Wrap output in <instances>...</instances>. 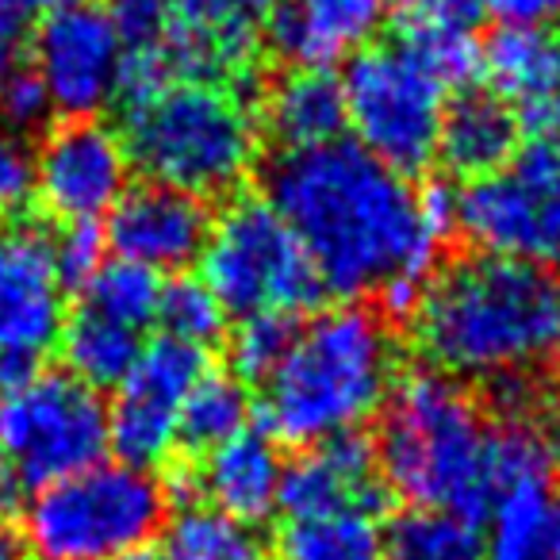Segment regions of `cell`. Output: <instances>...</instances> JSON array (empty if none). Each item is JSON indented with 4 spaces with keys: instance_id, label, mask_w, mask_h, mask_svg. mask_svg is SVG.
Masks as SVG:
<instances>
[{
    "instance_id": "d6986e66",
    "label": "cell",
    "mask_w": 560,
    "mask_h": 560,
    "mask_svg": "<svg viewBox=\"0 0 560 560\" xmlns=\"http://www.w3.org/2000/svg\"><path fill=\"white\" fill-rule=\"evenodd\" d=\"M491 93L518 112L522 127H549L560 96V35L549 27H499L480 47Z\"/></svg>"
},
{
    "instance_id": "7bdbcfd3",
    "label": "cell",
    "mask_w": 560,
    "mask_h": 560,
    "mask_svg": "<svg viewBox=\"0 0 560 560\" xmlns=\"http://www.w3.org/2000/svg\"><path fill=\"white\" fill-rule=\"evenodd\" d=\"M549 127L560 135V96H557V108H552V119H549Z\"/></svg>"
},
{
    "instance_id": "d4e9b609",
    "label": "cell",
    "mask_w": 560,
    "mask_h": 560,
    "mask_svg": "<svg viewBox=\"0 0 560 560\" xmlns=\"http://www.w3.org/2000/svg\"><path fill=\"white\" fill-rule=\"evenodd\" d=\"M277 545L284 560H381L384 529L373 511H330L284 518Z\"/></svg>"
},
{
    "instance_id": "ee69618b",
    "label": "cell",
    "mask_w": 560,
    "mask_h": 560,
    "mask_svg": "<svg viewBox=\"0 0 560 560\" xmlns=\"http://www.w3.org/2000/svg\"><path fill=\"white\" fill-rule=\"evenodd\" d=\"M131 560H154V557H147V552H139V557H131Z\"/></svg>"
},
{
    "instance_id": "d6a6232c",
    "label": "cell",
    "mask_w": 560,
    "mask_h": 560,
    "mask_svg": "<svg viewBox=\"0 0 560 560\" xmlns=\"http://www.w3.org/2000/svg\"><path fill=\"white\" fill-rule=\"evenodd\" d=\"M104 16L124 43V55H165L177 0H108Z\"/></svg>"
},
{
    "instance_id": "4fadbf2b",
    "label": "cell",
    "mask_w": 560,
    "mask_h": 560,
    "mask_svg": "<svg viewBox=\"0 0 560 560\" xmlns=\"http://www.w3.org/2000/svg\"><path fill=\"white\" fill-rule=\"evenodd\" d=\"M32 62L50 108L70 119H93L119 93L124 43L104 9L81 0L43 16L32 39Z\"/></svg>"
},
{
    "instance_id": "ffe728a7",
    "label": "cell",
    "mask_w": 560,
    "mask_h": 560,
    "mask_svg": "<svg viewBox=\"0 0 560 560\" xmlns=\"http://www.w3.org/2000/svg\"><path fill=\"white\" fill-rule=\"evenodd\" d=\"M254 24L208 16V12H192L177 4V20H173V32L165 39V62H170L173 78L238 89L254 70Z\"/></svg>"
},
{
    "instance_id": "ac0fdd59",
    "label": "cell",
    "mask_w": 560,
    "mask_h": 560,
    "mask_svg": "<svg viewBox=\"0 0 560 560\" xmlns=\"http://www.w3.org/2000/svg\"><path fill=\"white\" fill-rule=\"evenodd\" d=\"M280 480H284V460L277 442L257 430H242L231 442L208 450L203 465L192 472V488L208 499L211 511L246 526H257L277 511Z\"/></svg>"
},
{
    "instance_id": "f1b7e54d",
    "label": "cell",
    "mask_w": 560,
    "mask_h": 560,
    "mask_svg": "<svg viewBox=\"0 0 560 560\" xmlns=\"http://www.w3.org/2000/svg\"><path fill=\"white\" fill-rule=\"evenodd\" d=\"M158 300H162V280L158 272L131 261H104L93 277L81 284V307L108 315V319L135 327L147 335L150 323H158Z\"/></svg>"
},
{
    "instance_id": "484cf974",
    "label": "cell",
    "mask_w": 560,
    "mask_h": 560,
    "mask_svg": "<svg viewBox=\"0 0 560 560\" xmlns=\"http://www.w3.org/2000/svg\"><path fill=\"white\" fill-rule=\"evenodd\" d=\"M388 560H483V529L453 511L411 506L384 529Z\"/></svg>"
},
{
    "instance_id": "1f68e13d",
    "label": "cell",
    "mask_w": 560,
    "mask_h": 560,
    "mask_svg": "<svg viewBox=\"0 0 560 560\" xmlns=\"http://www.w3.org/2000/svg\"><path fill=\"white\" fill-rule=\"evenodd\" d=\"M292 330H296V323L289 315H249V319H238L231 342H226L231 346V376H238L242 384H261L277 369V361L284 358Z\"/></svg>"
},
{
    "instance_id": "277c9868",
    "label": "cell",
    "mask_w": 560,
    "mask_h": 560,
    "mask_svg": "<svg viewBox=\"0 0 560 560\" xmlns=\"http://www.w3.org/2000/svg\"><path fill=\"white\" fill-rule=\"evenodd\" d=\"M373 457L384 488L411 506L476 522L495 506V430L472 392L438 369L396 381Z\"/></svg>"
},
{
    "instance_id": "cb8c5ba5",
    "label": "cell",
    "mask_w": 560,
    "mask_h": 560,
    "mask_svg": "<svg viewBox=\"0 0 560 560\" xmlns=\"http://www.w3.org/2000/svg\"><path fill=\"white\" fill-rule=\"evenodd\" d=\"M62 358L66 373L78 376L89 388H116L142 353V330L124 327L93 307H78L62 327Z\"/></svg>"
},
{
    "instance_id": "e0dca14e",
    "label": "cell",
    "mask_w": 560,
    "mask_h": 560,
    "mask_svg": "<svg viewBox=\"0 0 560 560\" xmlns=\"http://www.w3.org/2000/svg\"><path fill=\"white\" fill-rule=\"evenodd\" d=\"M269 39L292 70H330L376 35L384 0H277Z\"/></svg>"
},
{
    "instance_id": "8992f818",
    "label": "cell",
    "mask_w": 560,
    "mask_h": 560,
    "mask_svg": "<svg viewBox=\"0 0 560 560\" xmlns=\"http://www.w3.org/2000/svg\"><path fill=\"white\" fill-rule=\"evenodd\" d=\"M165 518L170 491L150 468L96 460L27 495L20 541L35 560H131Z\"/></svg>"
},
{
    "instance_id": "60d3db41",
    "label": "cell",
    "mask_w": 560,
    "mask_h": 560,
    "mask_svg": "<svg viewBox=\"0 0 560 560\" xmlns=\"http://www.w3.org/2000/svg\"><path fill=\"white\" fill-rule=\"evenodd\" d=\"M66 4H81V0H0V12L9 16H50V12L66 9Z\"/></svg>"
},
{
    "instance_id": "4dcf8cb0",
    "label": "cell",
    "mask_w": 560,
    "mask_h": 560,
    "mask_svg": "<svg viewBox=\"0 0 560 560\" xmlns=\"http://www.w3.org/2000/svg\"><path fill=\"white\" fill-rule=\"evenodd\" d=\"M158 323L170 338L188 346H200L208 350L211 342H219L223 335L226 312L203 280L177 277L162 284V300H158Z\"/></svg>"
},
{
    "instance_id": "d590c367",
    "label": "cell",
    "mask_w": 560,
    "mask_h": 560,
    "mask_svg": "<svg viewBox=\"0 0 560 560\" xmlns=\"http://www.w3.org/2000/svg\"><path fill=\"white\" fill-rule=\"evenodd\" d=\"M32 196V158L0 127V215L16 211Z\"/></svg>"
},
{
    "instance_id": "603a6c76",
    "label": "cell",
    "mask_w": 560,
    "mask_h": 560,
    "mask_svg": "<svg viewBox=\"0 0 560 560\" xmlns=\"http://www.w3.org/2000/svg\"><path fill=\"white\" fill-rule=\"evenodd\" d=\"M483 560H560V483H522L491 506Z\"/></svg>"
},
{
    "instance_id": "8fae6325",
    "label": "cell",
    "mask_w": 560,
    "mask_h": 560,
    "mask_svg": "<svg viewBox=\"0 0 560 560\" xmlns=\"http://www.w3.org/2000/svg\"><path fill=\"white\" fill-rule=\"evenodd\" d=\"M66 327V280L50 234L39 226L0 231V388L39 373Z\"/></svg>"
},
{
    "instance_id": "6da1fadb",
    "label": "cell",
    "mask_w": 560,
    "mask_h": 560,
    "mask_svg": "<svg viewBox=\"0 0 560 560\" xmlns=\"http://www.w3.org/2000/svg\"><path fill=\"white\" fill-rule=\"evenodd\" d=\"M269 203L312 257L323 292L376 296L411 315L453 231L457 188H411L358 142L280 150L265 173Z\"/></svg>"
},
{
    "instance_id": "e575fe53",
    "label": "cell",
    "mask_w": 560,
    "mask_h": 560,
    "mask_svg": "<svg viewBox=\"0 0 560 560\" xmlns=\"http://www.w3.org/2000/svg\"><path fill=\"white\" fill-rule=\"evenodd\" d=\"M50 254H55L58 277L70 284H85L96 269H101V254H104V238L96 231V223H70L58 234H50Z\"/></svg>"
},
{
    "instance_id": "ba28073f",
    "label": "cell",
    "mask_w": 560,
    "mask_h": 560,
    "mask_svg": "<svg viewBox=\"0 0 560 560\" xmlns=\"http://www.w3.org/2000/svg\"><path fill=\"white\" fill-rule=\"evenodd\" d=\"M108 404L66 369H39L0 388V465L24 491L104 460Z\"/></svg>"
},
{
    "instance_id": "52a82bcc",
    "label": "cell",
    "mask_w": 560,
    "mask_h": 560,
    "mask_svg": "<svg viewBox=\"0 0 560 560\" xmlns=\"http://www.w3.org/2000/svg\"><path fill=\"white\" fill-rule=\"evenodd\" d=\"M203 284L226 315H296L323 296V280L269 200H234L211 219L200 254Z\"/></svg>"
},
{
    "instance_id": "7c38bea8",
    "label": "cell",
    "mask_w": 560,
    "mask_h": 560,
    "mask_svg": "<svg viewBox=\"0 0 560 560\" xmlns=\"http://www.w3.org/2000/svg\"><path fill=\"white\" fill-rule=\"evenodd\" d=\"M208 373V358L200 346L177 342L162 335L142 346L131 373L116 384V399L108 407V445L127 465H162L180 442V411L188 392Z\"/></svg>"
},
{
    "instance_id": "5bb4252c",
    "label": "cell",
    "mask_w": 560,
    "mask_h": 560,
    "mask_svg": "<svg viewBox=\"0 0 560 560\" xmlns=\"http://www.w3.org/2000/svg\"><path fill=\"white\" fill-rule=\"evenodd\" d=\"M127 158L124 135L96 119H70L43 139L32 158V192L43 211L70 223H101L127 192Z\"/></svg>"
},
{
    "instance_id": "2e32d148",
    "label": "cell",
    "mask_w": 560,
    "mask_h": 560,
    "mask_svg": "<svg viewBox=\"0 0 560 560\" xmlns=\"http://www.w3.org/2000/svg\"><path fill=\"white\" fill-rule=\"evenodd\" d=\"M384 480L376 472L373 445L358 434L335 438V442L312 445L292 465H284L277 511L284 518H307V514L330 511H384Z\"/></svg>"
},
{
    "instance_id": "7a4b0ae2",
    "label": "cell",
    "mask_w": 560,
    "mask_h": 560,
    "mask_svg": "<svg viewBox=\"0 0 560 560\" xmlns=\"http://www.w3.org/2000/svg\"><path fill=\"white\" fill-rule=\"evenodd\" d=\"M430 369L518 384L560 361V277L514 257L468 254L430 277L411 312Z\"/></svg>"
},
{
    "instance_id": "5b68a950",
    "label": "cell",
    "mask_w": 560,
    "mask_h": 560,
    "mask_svg": "<svg viewBox=\"0 0 560 560\" xmlns=\"http://www.w3.org/2000/svg\"><path fill=\"white\" fill-rule=\"evenodd\" d=\"M124 147L150 185L196 200L242 188L257 162V124L234 89L170 81L124 108Z\"/></svg>"
},
{
    "instance_id": "3957f363",
    "label": "cell",
    "mask_w": 560,
    "mask_h": 560,
    "mask_svg": "<svg viewBox=\"0 0 560 560\" xmlns=\"http://www.w3.org/2000/svg\"><path fill=\"white\" fill-rule=\"evenodd\" d=\"M396 365L399 346L381 312L358 304L315 312L261 381L265 434L304 450L358 434L388 404Z\"/></svg>"
},
{
    "instance_id": "9c48e42d",
    "label": "cell",
    "mask_w": 560,
    "mask_h": 560,
    "mask_svg": "<svg viewBox=\"0 0 560 560\" xmlns=\"http://www.w3.org/2000/svg\"><path fill=\"white\" fill-rule=\"evenodd\" d=\"M346 127L358 147L396 173H419L438 158L445 116V85L430 78L399 43L365 47L350 58L342 78Z\"/></svg>"
},
{
    "instance_id": "836d02e7",
    "label": "cell",
    "mask_w": 560,
    "mask_h": 560,
    "mask_svg": "<svg viewBox=\"0 0 560 560\" xmlns=\"http://www.w3.org/2000/svg\"><path fill=\"white\" fill-rule=\"evenodd\" d=\"M50 101L43 93L39 78L27 70H16L9 81H0V127L20 139V135H32L47 124L50 116Z\"/></svg>"
},
{
    "instance_id": "f546056e",
    "label": "cell",
    "mask_w": 560,
    "mask_h": 560,
    "mask_svg": "<svg viewBox=\"0 0 560 560\" xmlns=\"http://www.w3.org/2000/svg\"><path fill=\"white\" fill-rule=\"evenodd\" d=\"M399 47L445 89L468 85L480 73V43L460 24H404Z\"/></svg>"
},
{
    "instance_id": "30bf717a",
    "label": "cell",
    "mask_w": 560,
    "mask_h": 560,
    "mask_svg": "<svg viewBox=\"0 0 560 560\" xmlns=\"http://www.w3.org/2000/svg\"><path fill=\"white\" fill-rule=\"evenodd\" d=\"M453 231L476 254L549 261L560 257V147L529 142L495 173L472 177L453 203Z\"/></svg>"
},
{
    "instance_id": "8d00e7d4",
    "label": "cell",
    "mask_w": 560,
    "mask_h": 560,
    "mask_svg": "<svg viewBox=\"0 0 560 560\" xmlns=\"http://www.w3.org/2000/svg\"><path fill=\"white\" fill-rule=\"evenodd\" d=\"M503 27H552L560 24V0H480Z\"/></svg>"
},
{
    "instance_id": "9a60e30c",
    "label": "cell",
    "mask_w": 560,
    "mask_h": 560,
    "mask_svg": "<svg viewBox=\"0 0 560 560\" xmlns=\"http://www.w3.org/2000/svg\"><path fill=\"white\" fill-rule=\"evenodd\" d=\"M211 234L203 200L165 185L127 188L108 211V246L119 261L142 265L150 272H180L200 261Z\"/></svg>"
},
{
    "instance_id": "b9f144b4",
    "label": "cell",
    "mask_w": 560,
    "mask_h": 560,
    "mask_svg": "<svg viewBox=\"0 0 560 560\" xmlns=\"http://www.w3.org/2000/svg\"><path fill=\"white\" fill-rule=\"evenodd\" d=\"M0 560H24V541L4 518H0Z\"/></svg>"
},
{
    "instance_id": "83f0119b",
    "label": "cell",
    "mask_w": 560,
    "mask_h": 560,
    "mask_svg": "<svg viewBox=\"0 0 560 560\" xmlns=\"http://www.w3.org/2000/svg\"><path fill=\"white\" fill-rule=\"evenodd\" d=\"M249 422V396L238 376L231 373H203L196 388L188 392L180 411V442L188 450H215L242 434Z\"/></svg>"
},
{
    "instance_id": "74e56055",
    "label": "cell",
    "mask_w": 560,
    "mask_h": 560,
    "mask_svg": "<svg viewBox=\"0 0 560 560\" xmlns=\"http://www.w3.org/2000/svg\"><path fill=\"white\" fill-rule=\"evenodd\" d=\"M404 24H460L472 27L480 0H399Z\"/></svg>"
},
{
    "instance_id": "ab89813d",
    "label": "cell",
    "mask_w": 560,
    "mask_h": 560,
    "mask_svg": "<svg viewBox=\"0 0 560 560\" xmlns=\"http://www.w3.org/2000/svg\"><path fill=\"white\" fill-rule=\"evenodd\" d=\"M27 35H24V20L0 12V81H9L20 70V58H24Z\"/></svg>"
},
{
    "instance_id": "f35d334b",
    "label": "cell",
    "mask_w": 560,
    "mask_h": 560,
    "mask_svg": "<svg viewBox=\"0 0 560 560\" xmlns=\"http://www.w3.org/2000/svg\"><path fill=\"white\" fill-rule=\"evenodd\" d=\"M177 4L192 12H208V16L238 20V24H257L277 9V0H177Z\"/></svg>"
},
{
    "instance_id": "44dd1931",
    "label": "cell",
    "mask_w": 560,
    "mask_h": 560,
    "mask_svg": "<svg viewBox=\"0 0 560 560\" xmlns=\"http://www.w3.org/2000/svg\"><path fill=\"white\" fill-rule=\"evenodd\" d=\"M522 119L503 96L495 93H460L445 104L442 135H438V158L460 177H483L495 173L518 154Z\"/></svg>"
},
{
    "instance_id": "7402d4cb",
    "label": "cell",
    "mask_w": 560,
    "mask_h": 560,
    "mask_svg": "<svg viewBox=\"0 0 560 560\" xmlns=\"http://www.w3.org/2000/svg\"><path fill=\"white\" fill-rule=\"evenodd\" d=\"M265 124L284 150L338 142L346 131L342 78L330 70H289L265 96Z\"/></svg>"
},
{
    "instance_id": "4316f807",
    "label": "cell",
    "mask_w": 560,
    "mask_h": 560,
    "mask_svg": "<svg viewBox=\"0 0 560 560\" xmlns=\"http://www.w3.org/2000/svg\"><path fill=\"white\" fill-rule=\"evenodd\" d=\"M162 560H269V549L257 526L211 506H188L165 526Z\"/></svg>"
}]
</instances>
